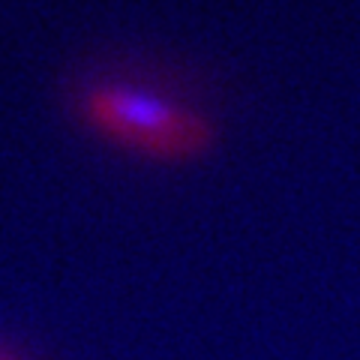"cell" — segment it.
<instances>
[{
  "label": "cell",
  "instance_id": "cell-2",
  "mask_svg": "<svg viewBox=\"0 0 360 360\" xmlns=\"http://www.w3.org/2000/svg\"><path fill=\"white\" fill-rule=\"evenodd\" d=\"M0 360H9V357H6V354H0Z\"/></svg>",
  "mask_w": 360,
  "mask_h": 360
},
{
  "label": "cell",
  "instance_id": "cell-1",
  "mask_svg": "<svg viewBox=\"0 0 360 360\" xmlns=\"http://www.w3.org/2000/svg\"><path fill=\"white\" fill-rule=\"evenodd\" d=\"M78 115L99 139L148 160H195L213 144L198 108L132 78H96L78 99Z\"/></svg>",
  "mask_w": 360,
  "mask_h": 360
}]
</instances>
